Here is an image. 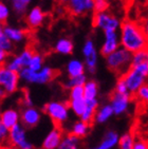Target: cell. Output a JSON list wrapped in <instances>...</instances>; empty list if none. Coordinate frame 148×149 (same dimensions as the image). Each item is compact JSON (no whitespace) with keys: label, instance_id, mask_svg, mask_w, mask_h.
Segmentation results:
<instances>
[{"label":"cell","instance_id":"1","mask_svg":"<svg viewBox=\"0 0 148 149\" xmlns=\"http://www.w3.org/2000/svg\"><path fill=\"white\" fill-rule=\"evenodd\" d=\"M119 34L121 47L132 54L148 48V40L142 23L138 21L131 19L123 21L119 30Z\"/></svg>","mask_w":148,"mask_h":149},{"label":"cell","instance_id":"2","mask_svg":"<svg viewBox=\"0 0 148 149\" xmlns=\"http://www.w3.org/2000/svg\"><path fill=\"white\" fill-rule=\"evenodd\" d=\"M121 77L125 81L128 91L134 95L141 87L148 84V63L131 65L127 72Z\"/></svg>","mask_w":148,"mask_h":149},{"label":"cell","instance_id":"3","mask_svg":"<svg viewBox=\"0 0 148 149\" xmlns=\"http://www.w3.org/2000/svg\"><path fill=\"white\" fill-rule=\"evenodd\" d=\"M131 59H132V53L122 47L112 52L111 54L105 56L106 65L108 69L121 76L130 68Z\"/></svg>","mask_w":148,"mask_h":149},{"label":"cell","instance_id":"4","mask_svg":"<svg viewBox=\"0 0 148 149\" xmlns=\"http://www.w3.org/2000/svg\"><path fill=\"white\" fill-rule=\"evenodd\" d=\"M55 76H56V71L48 66H45L39 71H33L30 68H23L19 72L20 80L28 84H36V85H46L52 81Z\"/></svg>","mask_w":148,"mask_h":149},{"label":"cell","instance_id":"5","mask_svg":"<svg viewBox=\"0 0 148 149\" xmlns=\"http://www.w3.org/2000/svg\"><path fill=\"white\" fill-rule=\"evenodd\" d=\"M43 111L57 126H61L63 124H65L68 120L70 114L69 105L59 100L49 102L43 107Z\"/></svg>","mask_w":148,"mask_h":149},{"label":"cell","instance_id":"6","mask_svg":"<svg viewBox=\"0 0 148 149\" xmlns=\"http://www.w3.org/2000/svg\"><path fill=\"white\" fill-rule=\"evenodd\" d=\"M9 148L11 149H34V145L29 140L27 128L19 123L10 129Z\"/></svg>","mask_w":148,"mask_h":149},{"label":"cell","instance_id":"7","mask_svg":"<svg viewBox=\"0 0 148 149\" xmlns=\"http://www.w3.org/2000/svg\"><path fill=\"white\" fill-rule=\"evenodd\" d=\"M121 20L108 11L95 13L93 16V26L104 33L109 31H119L121 28Z\"/></svg>","mask_w":148,"mask_h":149},{"label":"cell","instance_id":"8","mask_svg":"<svg viewBox=\"0 0 148 149\" xmlns=\"http://www.w3.org/2000/svg\"><path fill=\"white\" fill-rule=\"evenodd\" d=\"M19 80V73L10 70L6 65L0 66V87H2L8 94L17 91Z\"/></svg>","mask_w":148,"mask_h":149},{"label":"cell","instance_id":"9","mask_svg":"<svg viewBox=\"0 0 148 149\" xmlns=\"http://www.w3.org/2000/svg\"><path fill=\"white\" fill-rule=\"evenodd\" d=\"M132 96L130 93H120L113 91L110 96V105L114 112V115H123L128 112L132 103Z\"/></svg>","mask_w":148,"mask_h":149},{"label":"cell","instance_id":"10","mask_svg":"<svg viewBox=\"0 0 148 149\" xmlns=\"http://www.w3.org/2000/svg\"><path fill=\"white\" fill-rule=\"evenodd\" d=\"M83 55H84V63L86 67V71L93 74L96 71L97 60H98V54L95 47V43L92 39H87L83 46Z\"/></svg>","mask_w":148,"mask_h":149},{"label":"cell","instance_id":"11","mask_svg":"<svg viewBox=\"0 0 148 149\" xmlns=\"http://www.w3.org/2000/svg\"><path fill=\"white\" fill-rule=\"evenodd\" d=\"M34 51L30 48H26L24 50L20 52L19 54L14 55L12 57L8 58L6 63V66L12 71H15L19 73L23 68H28L31 61V58L33 57Z\"/></svg>","mask_w":148,"mask_h":149},{"label":"cell","instance_id":"12","mask_svg":"<svg viewBox=\"0 0 148 149\" xmlns=\"http://www.w3.org/2000/svg\"><path fill=\"white\" fill-rule=\"evenodd\" d=\"M66 6L69 13L76 17L94 12V0H69Z\"/></svg>","mask_w":148,"mask_h":149},{"label":"cell","instance_id":"13","mask_svg":"<svg viewBox=\"0 0 148 149\" xmlns=\"http://www.w3.org/2000/svg\"><path fill=\"white\" fill-rule=\"evenodd\" d=\"M41 120V112L35 107H23L20 111V123L26 128H34Z\"/></svg>","mask_w":148,"mask_h":149},{"label":"cell","instance_id":"14","mask_svg":"<svg viewBox=\"0 0 148 149\" xmlns=\"http://www.w3.org/2000/svg\"><path fill=\"white\" fill-rule=\"evenodd\" d=\"M120 47L121 41L119 31H109L104 33V41H103L102 48H101L102 55L107 56L115 50H117Z\"/></svg>","mask_w":148,"mask_h":149},{"label":"cell","instance_id":"15","mask_svg":"<svg viewBox=\"0 0 148 149\" xmlns=\"http://www.w3.org/2000/svg\"><path fill=\"white\" fill-rule=\"evenodd\" d=\"M45 19H46V14L40 6L31 8L26 14V21L31 29H36L43 26Z\"/></svg>","mask_w":148,"mask_h":149},{"label":"cell","instance_id":"16","mask_svg":"<svg viewBox=\"0 0 148 149\" xmlns=\"http://www.w3.org/2000/svg\"><path fill=\"white\" fill-rule=\"evenodd\" d=\"M64 138V133L60 128L56 127L50 130L46 138L43 139L41 144V149H58L61 140Z\"/></svg>","mask_w":148,"mask_h":149},{"label":"cell","instance_id":"17","mask_svg":"<svg viewBox=\"0 0 148 149\" xmlns=\"http://www.w3.org/2000/svg\"><path fill=\"white\" fill-rule=\"evenodd\" d=\"M0 123L3 124L6 128L12 129L13 127L20 123V111L15 108H9L3 110L0 118Z\"/></svg>","mask_w":148,"mask_h":149},{"label":"cell","instance_id":"18","mask_svg":"<svg viewBox=\"0 0 148 149\" xmlns=\"http://www.w3.org/2000/svg\"><path fill=\"white\" fill-rule=\"evenodd\" d=\"M119 141H120L119 133L114 130H109L105 133L103 140L97 146L89 149H113L119 145Z\"/></svg>","mask_w":148,"mask_h":149},{"label":"cell","instance_id":"19","mask_svg":"<svg viewBox=\"0 0 148 149\" xmlns=\"http://www.w3.org/2000/svg\"><path fill=\"white\" fill-rule=\"evenodd\" d=\"M4 31L13 45L15 43H21L27 39V32L21 28L13 26H4Z\"/></svg>","mask_w":148,"mask_h":149},{"label":"cell","instance_id":"20","mask_svg":"<svg viewBox=\"0 0 148 149\" xmlns=\"http://www.w3.org/2000/svg\"><path fill=\"white\" fill-rule=\"evenodd\" d=\"M98 109V100H86V108L84 113L80 116V120L86 123L91 124L94 122L95 113Z\"/></svg>","mask_w":148,"mask_h":149},{"label":"cell","instance_id":"21","mask_svg":"<svg viewBox=\"0 0 148 149\" xmlns=\"http://www.w3.org/2000/svg\"><path fill=\"white\" fill-rule=\"evenodd\" d=\"M66 71L69 77H76L84 75L86 73L85 63L80 59H71L67 63Z\"/></svg>","mask_w":148,"mask_h":149},{"label":"cell","instance_id":"22","mask_svg":"<svg viewBox=\"0 0 148 149\" xmlns=\"http://www.w3.org/2000/svg\"><path fill=\"white\" fill-rule=\"evenodd\" d=\"M114 115V112L110 104H105L103 106L98 107L96 113H95V118L94 122L97 124H105L110 120Z\"/></svg>","mask_w":148,"mask_h":149},{"label":"cell","instance_id":"23","mask_svg":"<svg viewBox=\"0 0 148 149\" xmlns=\"http://www.w3.org/2000/svg\"><path fill=\"white\" fill-rule=\"evenodd\" d=\"M82 148V141L80 138L72 134L71 132L64 135L61 143L58 149H80Z\"/></svg>","mask_w":148,"mask_h":149},{"label":"cell","instance_id":"24","mask_svg":"<svg viewBox=\"0 0 148 149\" xmlns=\"http://www.w3.org/2000/svg\"><path fill=\"white\" fill-rule=\"evenodd\" d=\"M8 1L12 11L18 16H22L29 11V8L34 0H8Z\"/></svg>","mask_w":148,"mask_h":149},{"label":"cell","instance_id":"25","mask_svg":"<svg viewBox=\"0 0 148 149\" xmlns=\"http://www.w3.org/2000/svg\"><path fill=\"white\" fill-rule=\"evenodd\" d=\"M74 46L71 39H69L67 37L59 38L55 43L54 50L58 54L61 55H70L73 52Z\"/></svg>","mask_w":148,"mask_h":149},{"label":"cell","instance_id":"26","mask_svg":"<svg viewBox=\"0 0 148 149\" xmlns=\"http://www.w3.org/2000/svg\"><path fill=\"white\" fill-rule=\"evenodd\" d=\"M89 131H90V124L86 123L82 120L75 122L71 127V133L80 139L87 136Z\"/></svg>","mask_w":148,"mask_h":149},{"label":"cell","instance_id":"27","mask_svg":"<svg viewBox=\"0 0 148 149\" xmlns=\"http://www.w3.org/2000/svg\"><path fill=\"white\" fill-rule=\"evenodd\" d=\"M85 100H96L98 96V85L94 80H87L84 85Z\"/></svg>","mask_w":148,"mask_h":149},{"label":"cell","instance_id":"28","mask_svg":"<svg viewBox=\"0 0 148 149\" xmlns=\"http://www.w3.org/2000/svg\"><path fill=\"white\" fill-rule=\"evenodd\" d=\"M69 108L73 112L74 114L78 118L82 116V114L85 111L86 108V100L85 98H77V100H69Z\"/></svg>","mask_w":148,"mask_h":149},{"label":"cell","instance_id":"29","mask_svg":"<svg viewBox=\"0 0 148 149\" xmlns=\"http://www.w3.org/2000/svg\"><path fill=\"white\" fill-rule=\"evenodd\" d=\"M0 48L3 49L4 51H6L8 53H11L14 49V45L11 40L8 38L6 34V31H4V24L3 23H0Z\"/></svg>","mask_w":148,"mask_h":149},{"label":"cell","instance_id":"30","mask_svg":"<svg viewBox=\"0 0 148 149\" xmlns=\"http://www.w3.org/2000/svg\"><path fill=\"white\" fill-rule=\"evenodd\" d=\"M135 136L131 132H126L122 136H120L119 141V148L120 149H133V143Z\"/></svg>","mask_w":148,"mask_h":149},{"label":"cell","instance_id":"31","mask_svg":"<svg viewBox=\"0 0 148 149\" xmlns=\"http://www.w3.org/2000/svg\"><path fill=\"white\" fill-rule=\"evenodd\" d=\"M87 81V77L86 75H80V76H76V77H69L68 79H66L64 81V87L66 89H72L74 87L78 86H84L85 83Z\"/></svg>","mask_w":148,"mask_h":149},{"label":"cell","instance_id":"32","mask_svg":"<svg viewBox=\"0 0 148 149\" xmlns=\"http://www.w3.org/2000/svg\"><path fill=\"white\" fill-rule=\"evenodd\" d=\"M133 96L138 103L141 104L142 106L148 107V84L141 87Z\"/></svg>","mask_w":148,"mask_h":149},{"label":"cell","instance_id":"33","mask_svg":"<svg viewBox=\"0 0 148 149\" xmlns=\"http://www.w3.org/2000/svg\"><path fill=\"white\" fill-rule=\"evenodd\" d=\"M45 67V59H43V56L40 53H36L34 52L33 54V57L31 58V61H30V65H29L28 68H30L33 71H39L40 69H43Z\"/></svg>","mask_w":148,"mask_h":149},{"label":"cell","instance_id":"34","mask_svg":"<svg viewBox=\"0 0 148 149\" xmlns=\"http://www.w3.org/2000/svg\"><path fill=\"white\" fill-rule=\"evenodd\" d=\"M10 129L0 123V148H9Z\"/></svg>","mask_w":148,"mask_h":149},{"label":"cell","instance_id":"35","mask_svg":"<svg viewBox=\"0 0 148 149\" xmlns=\"http://www.w3.org/2000/svg\"><path fill=\"white\" fill-rule=\"evenodd\" d=\"M11 8L6 2L0 0V23H6L10 18Z\"/></svg>","mask_w":148,"mask_h":149},{"label":"cell","instance_id":"36","mask_svg":"<svg viewBox=\"0 0 148 149\" xmlns=\"http://www.w3.org/2000/svg\"><path fill=\"white\" fill-rule=\"evenodd\" d=\"M69 100H77V98H85L84 96V86L74 87L70 89L69 92Z\"/></svg>","mask_w":148,"mask_h":149},{"label":"cell","instance_id":"37","mask_svg":"<svg viewBox=\"0 0 148 149\" xmlns=\"http://www.w3.org/2000/svg\"><path fill=\"white\" fill-rule=\"evenodd\" d=\"M109 8V0H94V12L100 13V12L107 11Z\"/></svg>","mask_w":148,"mask_h":149},{"label":"cell","instance_id":"38","mask_svg":"<svg viewBox=\"0 0 148 149\" xmlns=\"http://www.w3.org/2000/svg\"><path fill=\"white\" fill-rule=\"evenodd\" d=\"M133 149H148V139L143 136H135Z\"/></svg>","mask_w":148,"mask_h":149},{"label":"cell","instance_id":"39","mask_svg":"<svg viewBox=\"0 0 148 149\" xmlns=\"http://www.w3.org/2000/svg\"><path fill=\"white\" fill-rule=\"evenodd\" d=\"M114 91L120 92V93H130V92L128 91V88L126 86L125 81H124V79H123L122 77H120L117 79V84H115V87H114Z\"/></svg>","mask_w":148,"mask_h":149},{"label":"cell","instance_id":"40","mask_svg":"<svg viewBox=\"0 0 148 149\" xmlns=\"http://www.w3.org/2000/svg\"><path fill=\"white\" fill-rule=\"evenodd\" d=\"M22 104L23 107H32L33 106V102H32V97L29 92H24L23 93V97H22Z\"/></svg>","mask_w":148,"mask_h":149},{"label":"cell","instance_id":"41","mask_svg":"<svg viewBox=\"0 0 148 149\" xmlns=\"http://www.w3.org/2000/svg\"><path fill=\"white\" fill-rule=\"evenodd\" d=\"M8 58H9V53L0 48V66H3V65H6Z\"/></svg>","mask_w":148,"mask_h":149},{"label":"cell","instance_id":"42","mask_svg":"<svg viewBox=\"0 0 148 149\" xmlns=\"http://www.w3.org/2000/svg\"><path fill=\"white\" fill-rule=\"evenodd\" d=\"M142 26H143V29H144V32H145L146 38H147V40H148V12L146 13L145 16H144Z\"/></svg>","mask_w":148,"mask_h":149},{"label":"cell","instance_id":"43","mask_svg":"<svg viewBox=\"0 0 148 149\" xmlns=\"http://www.w3.org/2000/svg\"><path fill=\"white\" fill-rule=\"evenodd\" d=\"M6 94H8V93L4 91V89H3L2 87H0V100H2L3 98L6 97Z\"/></svg>","mask_w":148,"mask_h":149},{"label":"cell","instance_id":"44","mask_svg":"<svg viewBox=\"0 0 148 149\" xmlns=\"http://www.w3.org/2000/svg\"><path fill=\"white\" fill-rule=\"evenodd\" d=\"M56 1H58V2L61 3V4H67V2H68L69 0H56Z\"/></svg>","mask_w":148,"mask_h":149},{"label":"cell","instance_id":"45","mask_svg":"<svg viewBox=\"0 0 148 149\" xmlns=\"http://www.w3.org/2000/svg\"><path fill=\"white\" fill-rule=\"evenodd\" d=\"M1 113H2V111H1V105H0V118H1Z\"/></svg>","mask_w":148,"mask_h":149},{"label":"cell","instance_id":"46","mask_svg":"<svg viewBox=\"0 0 148 149\" xmlns=\"http://www.w3.org/2000/svg\"><path fill=\"white\" fill-rule=\"evenodd\" d=\"M0 149H11V148H0Z\"/></svg>","mask_w":148,"mask_h":149},{"label":"cell","instance_id":"47","mask_svg":"<svg viewBox=\"0 0 148 149\" xmlns=\"http://www.w3.org/2000/svg\"><path fill=\"white\" fill-rule=\"evenodd\" d=\"M147 139H148V131H147Z\"/></svg>","mask_w":148,"mask_h":149}]
</instances>
